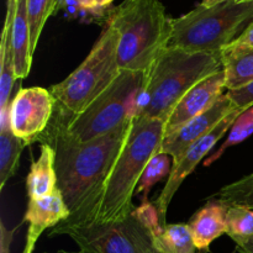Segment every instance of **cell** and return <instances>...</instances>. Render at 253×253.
I'll return each mask as SVG.
<instances>
[{"mask_svg":"<svg viewBox=\"0 0 253 253\" xmlns=\"http://www.w3.org/2000/svg\"><path fill=\"white\" fill-rule=\"evenodd\" d=\"M226 94L231 99L232 103L242 111L253 106V83L237 90H229Z\"/></svg>","mask_w":253,"mask_h":253,"instance_id":"4316f807","label":"cell"},{"mask_svg":"<svg viewBox=\"0 0 253 253\" xmlns=\"http://www.w3.org/2000/svg\"><path fill=\"white\" fill-rule=\"evenodd\" d=\"M226 214L227 204L212 199L193 215L188 226L198 251H208L215 240L227 234Z\"/></svg>","mask_w":253,"mask_h":253,"instance_id":"5bb4252c","label":"cell"},{"mask_svg":"<svg viewBox=\"0 0 253 253\" xmlns=\"http://www.w3.org/2000/svg\"><path fill=\"white\" fill-rule=\"evenodd\" d=\"M147 82V73L121 69L118 78L83 113L69 114L56 106L67 131L79 142H88L106 135L133 120Z\"/></svg>","mask_w":253,"mask_h":253,"instance_id":"8992f818","label":"cell"},{"mask_svg":"<svg viewBox=\"0 0 253 253\" xmlns=\"http://www.w3.org/2000/svg\"><path fill=\"white\" fill-rule=\"evenodd\" d=\"M17 0H6V14L14 15L16 10Z\"/></svg>","mask_w":253,"mask_h":253,"instance_id":"1f68e13d","label":"cell"},{"mask_svg":"<svg viewBox=\"0 0 253 253\" xmlns=\"http://www.w3.org/2000/svg\"><path fill=\"white\" fill-rule=\"evenodd\" d=\"M165 133L166 121L136 116L127 141L104 185L94 222L119 221L133 211L135 190L150 160L161 151Z\"/></svg>","mask_w":253,"mask_h":253,"instance_id":"277c9868","label":"cell"},{"mask_svg":"<svg viewBox=\"0 0 253 253\" xmlns=\"http://www.w3.org/2000/svg\"><path fill=\"white\" fill-rule=\"evenodd\" d=\"M44 253H49V252H44ZM51 253H88V252H84V251H77V252H69V251H64V250H59V251L57 252H51Z\"/></svg>","mask_w":253,"mask_h":253,"instance_id":"836d02e7","label":"cell"},{"mask_svg":"<svg viewBox=\"0 0 253 253\" xmlns=\"http://www.w3.org/2000/svg\"><path fill=\"white\" fill-rule=\"evenodd\" d=\"M232 43L240 44V46L253 47V22Z\"/></svg>","mask_w":253,"mask_h":253,"instance_id":"4dcf8cb0","label":"cell"},{"mask_svg":"<svg viewBox=\"0 0 253 253\" xmlns=\"http://www.w3.org/2000/svg\"><path fill=\"white\" fill-rule=\"evenodd\" d=\"M77 1L81 9L90 12L91 15L101 16L114 0H77Z\"/></svg>","mask_w":253,"mask_h":253,"instance_id":"83f0119b","label":"cell"},{"mask_svg":"<svg viewBox=\"0 0 253 253\" xmlns=\"http://www.w3.org/2000/svg\"><path fill=\"white\" fill-rule=\"evenodd\" d=\"M19 226H21V224H20ZM19 226H16L15 229H12V230H7L6 227H5V225L1 222V225H0V229H1V234H0L1 253H9L10 242H11V240H12V235H14V232L16 231V229H19Z\"/></svg>","mask_w":253,"mask_h":253,"instance_id":"f1b7e54d","label":"cell"},{"mask_svg":"<svg viewBox=\"0 0 253 253\" xmlns=\"http://www.w3.org/2000/svg\"><path fill=\"white\" fill-rule=\"evenodd\" d=\"M236 244V250L240 253H253V236L231 237Z\"/></svg>","mask_w":253,"mask_h":253,"instance_id":"f546056e","label":"cell"},{"mask_svg":"<svg viewBox=\"0 0 253 253\" xmlns=\"http://www.w3.org/2000/svg\"><path fill=\"white\" fill-rule=\"evenodd\" d=\"M155 253H160V252H157V251H156V252H155Z\"/></svg>","mask_w":253,"mask_h":253,"instance_id":"e575fe53","label":"cell"},{"mask_svg":"<svg viewBox=\"0 0 253 253\" xmlns=\"http://www.w3.org/2000/svg\"><path fill=\"white\" fill-rule=\"evenodd\" d=\"M106 25L118 36L121 69L147 73L168 47L172 19L161 0H125L111 10Z\"/></svg>","mask_w":253,"mask_h":253,"instance_id":"3957f363","label":"cell"},{"mask_svg":"<svg viewBox=\"0 0 253 253\" xmlns=\"http://www.w3.org/2000/svg\"><path fill=\"white\" fill-rule=\"evenodd\" d=\"M71 216L68 207L58 189L43 198L29 199L24 221L29 224L22 253H34L35 246L44 230L53 229Z\"/></svg>","mask_w":253,"mask_h":253,"instance_id":"4fadbf2b","label":"cell"},{"mask_svg":"<svg viewBox=\"0 0 253 253\" xmlns=\"http://www.w3.org/2000/svg\"><path fill=\"white\" fill-rule=\"evenodd\" d=\"M224 89H226L224 69L208 77L190 89L168 116L165 137L182 127L188 121L209 110L224 95Z\"/></svg>","mask_w":253,"mask_h":253,"instance_id":"7c38bea8","label":"cell"},{"mask_svg":"<svg viewBox=\"0 0 253 253\" xmlns=\"http://www.w3.org/2000/svg\"><path fill=\"white\" fill-rule=\"evenodd\" d=\"M225 1V0H203L202 1V5H204V6H214V5H217L220 4V2Z\"/></svg>","mask_w":253,"mask_h":253,"instance_id":"d6a6232c","label":"cell"},{"mask_svg":"<svg viewBox=\"0 0 253 253\" xmlns=\"http://www.w3.org/2000/svg\"><path fill=\"white\" fill-rule=\"evenodd\" d=\"M66 235L88 253H155L148 230L131 212L119 221L91 222L81 226L57 225L48 236Z\"/></svg>","mask_w":253,"mask_h":253,"instance_id":"ba28073f","label":"cell"},{"mask_svg":"<svg viewBox=\"0 0 253 253\" xmlns=\"http://www.w3.org/2000/svg\"><path fill=\"white\" fill-rule=\"evenodd\" d=\"M227 205L242 204L253 208V173L222 187L215 195Z\"/></svg>","mask_w":253,"mask_h":253,"instance_id":"cb8c5ba5","label":"cell"},{"mask_svg":"<svg viewBox=\"0 0 253 253\" xmlns=\"http://www.w3.org/2000/svg\"><path fill=\"white\" fill-rule=\"evenodd\" d=\"M170 156L165 152H157L148 162L142 177H141L136 193L141 195L142 202H148L147 198L151 189L156 183L165 179L167 175L170 174Z\"/></svg>","mask_w":253,"mask_h":253,"instance_id":"603a6c76","label":"cell"},{"mask_svg":"<svg viewBox=\"0 0 253 253\" xmlns=\"http://www.w3.org/2000/svg\"><path fill=\"white\" fill-rule=\"evenodd\" d=\"M226 221L230 237L253 236V208L242 204L227 205Z\"/></svg>","mask_w":253,"mask_h":253,"instance_id":"d4e9b609","label":"cell"},{"mask_svg":"<svg viewBox=\"0 0 253 253\" xmlns=\"http://www.w3.org/2000/svg\"><path fill=\"white\" fill-rule=\"evenodd\" d=\"M56 101L41 86L20 88L9 104V127L25 145L39 141L54 114Z\"/></svg>","mask_w":253,"mask_h":253,"instance_id":"9c48e42d","label":"cell"},{"mask_svg":"<svg viewBox=\"0 0 253 253\" xmlns=\"http://www.w3.org/2000/svg\"><path fill=\"white\" fill-rule=\"evenodd\" d=\"M133 120L100 137L79 142L53 114L39 141L54 150L57 188L71 211V216L58 225L81 226L95 221L104 185L127 141Z\"/></svg>","mask_w":253,"mask_h":253,"instance_id":"6da1fadb","label":"cell"},{"mask_svg":"<svg viewBox=\"0 0 253 253\" xmlns=\"http://www.w3.org/2000/svg\"><path fill=\"white\" fill-rule=\"evenodd\" d=\"M132 214L148 230L152 239L162 232L163 226L160 221V215H158V210L155 203L142 202L140 207L133 209Z\"/></svg>","mask_w":253,"mask_h":253,"instance_id":"484cf974","label":"cell"},{"mask_svg":"<svg viewBox=\"0 0 253 253\" xmlns=\"http://www.w3.org/2000/svg\"><path fill=\"white\" fill-rule=\"evenodd\" d=\"M24 141L14 135L10 127L0 130V190L15 174L20 165V156L25 147Z\"/></svg>","mask_w":253,"mask_h":253,"instance_id":"ffe728a7","label":"cell"},{"mask_svg":"<svg viewBox=\"0 0 253 253\" xmlns=\"http://www.w3.org/2000/svg\"><path fill=\"white\" fill-rule=\"evenodd\" d=\"M241 113V109H236V110L232 111L230 115H227L226 118H225L224 120L211 131V132H209L207 136H204V137L200 138L199 141H197V142H195L194 145L180 157V160L178 161V162L173 163L172 170H170V174L168 175L167 183H166L165 188H163V190L161 192V194L158 195V198L155 202L156 208H157L158 210V215H160V221L163 227L167 225L166 215H167L168 207H169L173 197H174L175 193L178 192V189H179V187L182 185V183L184 182V179L188 175L192 174V172L195 169V167H197L204 158H207L208 153L214 148V146L216 145L217 141L221 140V138L226 135L227 131H230L232 124L235 123V120L239 118V115Z\"/></svg>","mask_w":253,"mask_h":253,"instance_id":"30bf717a","label":"cell"},{"mask_svg":"<svg viewBox=\"0 0 253 253\" xmlns=\"http://www.w3.org/2000/svg\"><path fill=\"white\" fill-rule=\"evenodd\" d=\"M54 150L42 143L40 156L34 161L26 178V190L29 199L43 198L56 192L57 173L54 167Z\"/></svg>","mask_w":253,"mask_h":253,"instance_id":"e0dca14e","label":"cell"},{"mask_svg":"<svg viewBox=\"0 0 253 253\" xmlns=\"http://www.w3.org/2000/svg\"><path fill=\"white\" fill-rule=\"evenodd\" d=\"M227 91L253 83V47L230 43L221 51Z\"/></svg>","mask_w":253,"mask_h":253,"instance_id":"2e32d148","label":"cell"},{"mask_svg":"<svg viewBox=\"0 0 253 253\" xmlns=\"http://www.w3.org/2000/svg\"><path fill=\"white\" fill-rule=\"evenodd\" d=\"M59 2H61V0H59Z\"/></svg>","mask_w":253,"mask_h":253,"instance_id":"d590c367","label":"cell"},{"mask_svg":"<svg viewBox=\"0 0 253 253\" xmlns=\"http://www.w3.org/2000/svg\"><path fill=\"white\" fill-rule=\"evenodd\" d=\"M253 133V106H251L247 110L242 111L239 115V118L235 120V123L232 124L231 128L229 131V135L227 138L225 140V142L220 146L219 150L215 153H212L211 156L205 158L204 166L205 167H209L212 163L216 162L219 158L222 157L225 152H226L227 148L232 147L235 145H239V143L244 142L245 140L250 137Z\"/></svg>","mask_w":253,"mask_h":253,"instance_id":"44dd1931","label":"cell"},{"mask_svg":"<svg viewBox=\"0 0 253 253\" xmlns=\"http://www.w3.org/2000/svg\"><path fill=\"white\" fill-rule=\"evenodd\" d=\"M152 241L155 250L160 253H197L188 224H167Z\"/></svg>","mask_w":253,"mask_h":253,"instance_id":"d6986e66","label":"cell"},{"mask_svg":"<svg viewBox=\"0 0 253 253\" xmlns=\"http://www.w3.org/2000/svg\"><path fill=\"white\" fill-rule=\"evenodd\" d=\"M221 69V52H189L167 47L147 72L137 116L167 121L190 89Z\"/></svg>","mask_w":253,"mask_h":253,"instance_id":"7a4b0ae2","label":"cell"},{"mask_svg":"<svg viewBox=\"0 0 253 253\" xmlns=\"http://www.w3.org/2000/svg\"><path fill=\"white\" fill-rule=\"evenodd\" d=\"M236 109L239 108L232 103L229 95L224 94L209 110L188 121L185 125L170 135L166 136L161 146V152L169 155L173 163L178 162L197 141L211 132L227 115Z\"/></svg>","mask_w":253,"mask_h":253,"instance_id":"8fae6325","label":"cell"},{"mask_svg":"<svg viewBox=\"0 0 253 253\" xmlns=\"http://www.w3.org/2000/svg\"><path fill=\"white\" fill-rule=\"evenodd\" d=\"M59 0H26L27 19L31 34L32 52L36 51L44 24L58 7Z\"/></svg>","mask_w":253,"mask_h":253,"instance_id":"7402d4cb","label":"cell"},{"mask_svg":"<svg viewBox=\"0 0 253 253\" xmlns=\"http://www.w3.org/2000/svg\"><path fill=\"white\" fill-rule=\"evenodd\" d=\"M253 22V0H225L214 6L198 5L172 19L168 47L189 52H221Z\"/></svg>","mask_w":253,"mask_h":253,"instance_id":"5b68a950","label":"cell"},{"mask_svg":"<svg viewBox=\"0 0 253 253\" xmlns=\"http://www.w3.org/2000/svg\"><path fill=\"white\" fill-rule=\"evenodd\" d=\"M14 15L6 14L1 39H0V111H4L9 108L10 94L16 81L14 54H12L11 41H10V29H11Z\"/></svg>","mask_w":253,"mask_h":253,"instance_id":"ac0fdd59","label":"cell"},{"mask_svg":"<svg viewBox=\"0 0 253 253\" xmlns=\"http://www.w3.org/2000/svg\"><path fill=\"white\" fill-rule=\"evenodd\" d=\"M10 41H11L12 54H14L16 81L26 78L31 71L32 56H34L26 11V0H17L16 10L10 29Z\"/></svg>","mask_w":253,"mask_h":253,"instance_id":"9a60e30c","label":"cell"},{"mask_svg":"<svg viewBox=\"0 0 253 253\" xmlns=\"http://www.w3.org/2000/svg\"><path fill=\"white\" fill-rule=\"evenodd\" d=\"M118 36L106 25L86 58L66 79L53 84L49 91L56 106L66 113L81 114L118 78Z\"/></svg>","mask_w":253,"mask_h":253,"instance_id":"52a82bcc","label":"cell"}]
</instances>
